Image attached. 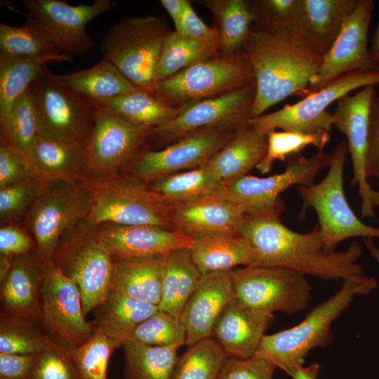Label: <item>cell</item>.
<instances>
[{"mask_svg":"<svg viewBox=\"0 0 379 379\" xmlns=\"http://www.w3.org/2000/svg\"><path fill=\"white\" fill-rule=\"evenodd\" d=\"M233 298L232 270L201 276L180 315L187 347L212 337L216 320Z\"/></svg>","mask_w":379,"mask_h":379,"instance_id":"cell-23","label":"cell"},{"mask_svg":"<svg viewBox=\"0 0 379 379\" xmlns=\"http://www.w3.org/2000/svg\"><path fill=\"white\" fill-rule=\"evenodd\" d=\"M219 44L185 37L175 30L166 36L155 73L162 81L197 63L219 55Z\"/></svg>","mask_w":379,"mask_h":379,"instance_id":"cell-38","label":"cell"},{"mask_svg":"<svg viewBox=\"0 0 379 379\" xmlns=\"http://www.w3.org/2000/svg\"><path fill=\"white\" fill-rule=\"evenodd\" d=\"M252 69L241 51L221 55L189 67L154 84L152 94L164 103L182 107L253 84Z\"/></svg>","mask_w":379,"mask_h":379,"instance_id":"cell-9","label":"cell"},{"mask_svg":"<svg viewBox=\"0 0 379 379\" xmlns=\"http://www.w3.org/2000/svg\"><path fill=\"white\" fill-rule=\"evenodd\" d=\"M31 178H37L26 154L0 140V188Z\"/></svg>","mask_w":379,"mask_h":379,"instance_id":"cell-50","label":"cell"},{"mask_svg":"<svg viewBox=\"0 0 379 379\" xmlns=\"http://www.w3.org/2000/svg\"><path fill=\"white\" fill-rule=\"evenodd\" d=\"M91 194L84 183L57 181L44 185L25 219L44 265L53 263L65 231L88 217Z\"/></svg>","mask_w":379,"mask_h":379,"instance_id":"cell-10","label":"cell"},{"mask_svg":"<svg viewBox=\"0 0 379 379\" xmlns=\"http://www.w3.org/2000/svg\"><path fill=\"white\" fill-rule=\"evenodd\" d=\"M85 317L77 284L53 263L44 265L41 319L50 333L65 347H78L97 328Z\"/></svg>","mask_w":379,"mask_h":379,"instance_id":"cell-17","label":"cell"},{"mask_svg":"<svg viewBox=\"0 0 379 379\" xmlns=\"http://www.w3.org/2000/svg\"><path fill=\"white\" fill-rule=\"evenodd\" d=\"M274 319L273 314L246 307L234 296L216 320L212 338L227 357L251 358Z\"/></svg>","mask_w":379,"mask_h":379,"instance_id":"cell-24","label":"cell"},{"mask_svg":"<svg viewBox=\"0 0 379 379\" xmlns=\"http://www.w3.org/2000/svg\"><path fill=\"white\" fill-rule=\"evenodd\" d=\"M36 355L0 354V379H31Z\"/></svg>","mask_w":379,"mask_h":379,"instance_id":"cell-55","label":"cell"},{"mask_svg":"<svg viewBox=\"0 0 379 379\" xmlns=\"http://www.w3.org/2000/svg\"><path fill=\"white\" fill-rule=\"evenodd\" d=\"M125 379H170L177 348L149 346L132 338L124 345Z\"/></svg>","mask_w":379,"mask_h":379,"instance_id":"cell-39","label":"cell"},{"mask_svg":"<svg viewBox=\"0 0 379 379\" xmlns=\"http://www.w3.org/2000/svg\"><path fill=\"white\" fill-rule=\"evenodd\" d=\"M366 173L367 178L379 180V95L376 91L370 107Z\"/></svg>","mask_w":379,"mask_h":379,"instance_id":"cell-53","label":"cell"},{"mask_svg":"<svg viewBox=\"0 0 379 379\" xmlns=\"http://www.w3.org/2000/svg\"><path fill=\"white\" fill-rule=\"evenodd\" d=\"M38 118V134L85 146L94 128L97 102L64 84L46 67L29 86Z\"/></svg>","mask_w":379,"mask_h":379,"instance_id":"cell-8","label":"cell"},{"mask_svg":"<svg viewBox=\"0 0 379 379\" xmlns=\"http://www.w3.org/2000/svg\"><path fill=\"white\" fill-rule=\"evenodd\" d=\"M221 184L204 166L169 175L148 185L166 203L173 204L212 194Z\"/></svg>","mask_w":379,"mask_h":379,"instance_id":"cell-42","label":"cell"},{"mask_svg":"<svg viewBox=\"0 0 379 379\" xmlns=\"http://www.w3.org/2000/svg\"><path fill=\"white\" fill-rule=\"evenodd\" d=\"M320 364H312L308 366L302 365L288 370V373L293 379H317Z\"/></svg>","mask_w":379,"mask_h":379,"instance_id":"cell-57","label":"cell"},{"mask_svg":"<svg viewBox=\"0 0 379 379\" xmlns=\"http://www.w3.org/2000/svg\"><path fill=\"white\" fill-rule=\"evenodd\" d=\"M95 310L93 322L96 328L121 347L131 338L136 327L159 308L109 290L105 300Z\"/></svg>","mask_w":379,"mask_h":379,"instance_id":"cell-31","label":"cell"},{"mask_svg":"<svg viewBox=\"0 0 379 379\" xmlns=\"http://www.w3.org/2000/svg\"><path fill=\"white\" fill-rule=\"evenodd\" d=\"M20 27L0 23V52L24 56L44 63L72 61L55 43L51 36L29 16Z\"/></svg>","mask_w":379,"mask_h":379,"instance_id":"cell-33","label":"cell"},{"mask_svg":"<svg viewBox=\"0 0 379 379\" xmlns=\"http://www.w3.org/2000/svg\"><path fill=\"white\" fill-rule=\"evenodd\" d=\"M26 156L43 185L57 181L83 183L87 180L84 146L38 134Z\"/></svg>","mask_w":379,"mask_h":379,"instance_id":"cell-27","label":"cell"},{"mask_svg":"<svg viewBox=\"0 0 379 379\" xmlns=\"http://www.w3.org/2000/svg\"><path fill=\"white\" fill-rule=\"evenodd\" d=\"M58 77L72 90L95 101L140 89L103 58L91 68L58 75Z\"/></svg>","mask_w":379,"mask_h":379,"instance_id":"cell-37","label":"cell"},{"mask_svg":"<svg viewBox=\"0 0 379 379\" xmlns=\"http://www.w3.org/2000/svg\"><path fill=\"white\" fill-rule=\"evenodd\" d=\"M171 31L163 15L125 18L108 29L100 50L133 84L152 94L155 70Z\"/></svg>","mask_w":379,"mask_h":379,"instance_id":"cell-4","label":"cell"},{"mask_svg":"<svg viewBox=\"0 0 379 379\" xmlns=\"http://www.w3.org/2000/svg\"><path fill=\"white\" fill-rule=\"evenodd\" d=\"M191 237V257L202 275L253 263L250 248L239 234L215 232Z\"/></svg>","mask_w":379,"mask_h":379,"instance_id":"cell-30","label":"cell"},{"mask_svg":"<svg viewBox=\"0 0 379 379\" xmlns=\"http://www.w3.org/2000/svg\"><path fill=\"white\" fill-rule=\"evenodd\" d=\"M241 51L252 69L255 85L251 118L291 95L303 96L323 59L295 39H279L253 26Z\"/></svg>","mask_w":379,"mask_h":379,"instance_id":"cell-2","label":"cell"},{"mask_svg":"<svg viewBox=\"0 0 379 379\" xmlns=\"http://www.w3.org/2000/svg\"><path fill=\"white\" fill-rule=\"evenodd\" d=\"M357 0H301L294 39L324 55L339 34Z\"/></svg>","mask_w":379,"mask_h":379,"instance_id":"cell-26","label":"cell"},{"mask_svg":"<svg viewBox=\"0 0 379 379\" xmlns=\"http://www.w3.org/2000/svg\"><path fill=\"white\" fill-rule=\"evenodd\" d=\"M164 273L159 310L180 317L202 274L191 257L189 248H180L163 255Z\"/></svg>","mask_w":379,"mask_h":379,"instance_id":"cell-32","label":"cell"},{"mask_svg":"<svg viewBox=\"0 0 379 379\" xmlns=\"http://www.w3.org/2000/svg\"><path fill=\"white\" fill-rule=\"evenodd\" d=\"M234 296L242 305L273 314H293L310 303L306 275L279 267L246 266L232 270Z\"/></svg>","mask_w":379,"mask_h":379,"instance_id":"cell-13","label":"cell"},{"mask_svg":"<svg viewBox=\"0 0 379 379\" xmlns=\"http://www.w3.org/2000/svg\"><path fill=\"white\" fill-rule=\"evenodd\" d=\"M227 357L211 337L178 357L170 379H218Z\"/></svg>","mask_w":379,"mask_h":379,"instance_id":"cell-43","label":"cell"},{"mask_svg":"<svg viewBox=\"0 0 379 379\" xmlns=\"http://www.w3.org/2000/svg\"><path fill=\"white\" fill-rule=\"evenodd\" d=\"M60 345L41 317L0 316V354H38Z\"/></svg>","mask_w":379,"mask_h":379,"instance_id":"cell-36","label":"cell"},{"mask_svg":"<svg viewBox=\"0 0 379 379\" xmlns=\"http://www.w3.org/2000/svg\"><path fill=\"white\" fill-rule=\"evenodd\" d=\"M244 211L213 194L171 204L174 230L193 236L204 233L238 234Z\"/></svg>","mask_w":379,"mask_h":379,"instance_id":"cell-25","label":"cell"},{"mask_svg":"<svg viewBox=\"0 0 379 379\" xmlns=\"http://www.w3.org/2000/svg\"><path fill=\"white\" fill-rule=\"evenodd\" d=\"M277 366L260 358L227 357L218 379H273Z\"/></svg>","mask_w":379,"mask_h":379,"instance_id":"cell-51","label":"cell"},{"mask_svg":"<svg viewBox=\"0 0 379 379\" xmlns=\"http://www.w3.org/2000/svg\"><path fill=\"white\" fill-rule=\"evenodd\" d=\"M36 248L34 239L27 229L17 224L1 225L0 228V253L7 259L27 254Z\"/></svg>","mask_w":379,"mask_h":379,"instance_id":"cell-52","label":"cell"},{"mask_svg":"<svg viewBox=\"0 0 379 379\" xmlns=\"http://www.w3.org/2000/svg\"><path fill=\"white\" fill-rule=\"evenodd\" d=\"M255 95L254 82L226 94L185 106L173 119L152 130L149 149L164 148L204 128L248 125Z\"/></svg>","mask_w":379,"mask_h":379,"instance_id":"cell-16","label":"cell"},{"mask_svg":"<svg viewBox=\"0 0 379 379\" xmlns=\"http://www.w3.org/2000/svg\"><path fill=\"white\" fill-rule=\"evenodd\" d=\"M267 151L264 158L256 166L262 174L270 171L276 161H286L295 157L309 145L322 151L330 140L329 132L301 133L293 131L272 130L267 134Z\"/></svg>","mask_w":379,"mask_h":379,"instance_id":"cell-45","label":"cell"},{"mask_svg":"<svg viewBox=\"0 0 379 379\" xmlns=\"http://www.w3.org/2000/svg\"><path fill=\"white\" fill-rule=\"evenodd\" d=\"M186 337L180 317L158 310L136 327L131 338L149 346L179 349Z\"/></svg>","mask_w":379,"mask_h":379,"instance_id":"cell-47","label":"cell"},{"mask_svg":"<svg viewBox=\"0 0 379 379\" xmlns=\"http://www.w3.org/2000/svg\"><path fill=\"white\" fill-rule=\"evenodd\" d=\"M112 260L164 255L190 248L192 237L180 232L149 225L103 222L97 225Z\"/></svg>","mask_w":379,"mask_h":379,"instance_id":"cell-22","label":"cell"},{"mask_svg":"<svg viewBox=\"0 0 379 379\" xmlns=\"http://www.w3.org/2000/svg\"><path fill=\"white\" fill-rule=\"evenodd\" d=\"M112 260L98 226L87 218L60 239L53 263L77 284L85 317L102 303L109 291Z\"/></svg>","mask_w":379,"mask_h":379,"instance_id":"cell-7","label":"cell"},{"mask_svg":"<svg viewBox=\"0 0 379 379\" xmlns=\"http://www.w3.org/2000/svg\"><path fill=\"white\" fill-rule=\"evenodd\" d=\"M253 26L282 39L295 38L301 0H248Z\"/></svg>","mask_w":379,"mask_h":379,"instance_id":"cell-41","label":"cell"},{"mask_svg":"<svg viewBox=\"0 0 379 379\" xmlns=\"http://www.w3.org/2000/svg\"><path fill=\"white\" fill-rule=\"evenodd\" d=\"M267 135L249 124L234 136L205 166L222 183L246 175L259 164L267 151Z\"/></svg>","mask_w":379,"mask_h":379,"instance_id":"cell-29","label":"cell"},{"mask_svg":"<svg viewBox=\"0 0 379 379\" xmlns=\"http://www.w3.org/2000/svg\"><path fill=\"white\" fill-rule=\"evenodd\" d=\"M163 255L115 259L109 290L158 306L161 296Z\"/></svg>","mask_w":379,"mask_h":379,"instance_id":"cell-28","label":"cell"},{"mask_svg":"<svg viewBox=\"0 0 379 379\" xmlns=\"http://www.w3.org/2000/svg\"><path fill=\"white\" fill-rule=\"evenodd\" d=\"M379 8V1H378ZM369 52L374 61V62L379 67V17L376 29L374 32L371 39V45L369 48Z\"/></svg>","mask_w":379,"mask_h":379,"instance_id":"cell-58","label":"cell"},{"mask_svg":"<svg viewBox=\"0 0 379 379\" xmlns=\"http://www.w3.org/2000/svg\"><path fill=\"white\" fill-rule=\"evenodd\" d=\"M96 102L119 119L149 130L169 122L185 107H171L141 89Z\"/></svg>","mask_w":379,"mask_h":379,"instance_id":"cell-34","label":"cell"},{"mask_svg":"<svg viewBox=\"0 0 379 379\" xmlns=\"http://www.w3.org/2000/svg\"><path fill=\"white\" fill-rule=\"evenodd\" d=\"M175 31L179 34L192 39L218 43V34L214 27L206 25L188 1L180 21Z\"/></svg>","mask_w":379,"mask_h":379,"instance_id":"cell-54","label":"cell"},{"mask_svg":"<svg viewBox=\"0 0 379 379\" xmlns=\"http://www.w3.org/2000/svg\"><path fill=\"white\" fill-rule=\"evenodd\" d=\"M6 259L1 281L0 316L41 317L44 263L36 248Z\"/></svg>","mask_w":379,"mask_h":379,"instance_id":"cell-21","label":"cell"},{"mask_svg":"<svg viewBox=\"0 0 379 379\" xmlns=\"http://www.w3.org/2000/svg\"><path fill=\"white\" fill-rule=\"evenodd\" d=\"M213 18L218 34L220 54L230 56L239 53L251 32L252 16L248 0H201Z\"/></svg>","mask_w":379,"mask_h":379,"instance_id":"cell-35","label":"cell"},{"mask_svg":"<svg viewBox=\"0 0 379 379\" xmlns=\"http://www.w3.org/2000/svg\"><path fill=\"white\" fill-rule=\"evenodd\" d=\"M378 287L373 277L365 274L343 281L331 297L312 309L298 324L265 335L253 357L266 359L284 371L302 365L310 350L331 343V326L354 296L366 295Z\"/></svg>","mask_w":379,"mask_h":379,"instance_id":"cell-3","label":"cell"},{"mask_svg":"<svg viewBox=\"0 0 379 379\" xmlns=\"http://www.w3.org/2000/svg\"><path fill=\"white\" fill-rule=\"evenodd\" d=\"M43 185L37 178H31L0 188L1 225L17 224L25 217Z\"/></svg>","mask_w":379,"mask_h":379,"instance_id":"cell-48","label":"cell"},{"mask_svg":"<svg viewBox=\"0 0 379 379\" xmlns=\"http://www.w3.org/2000/svg\"><path fill=\"white\" fill-rule=\"evenodd\" d=\"M365 246L372 258H373L379 267V247L375 244L373 238H364Z\"/></svg>","mask_w":379,"mask_h":379,"instance_id":"cell-59","label":"cell"},{"mask_svg":"<svg viewBox=\"0 0 379 379\" xmlns=\"http://www.w3.org/2000/svg\"><path fill=\"white\" fill-rule=\"evenodd\" d=\"M24 56L0 52V124L8 117L16 101L46 67Z\"/></svg>","mask_w":379,"mask_h":379,"instance_id":"cell-40","label":"cell"},{"mask_svg":"<svg viewBox=\"0 0 379 379\" xmlns=\"http://www.w3.org/2000/svg\"><path fill=\"white\" fill-rule=\"evenodd\" d=\"M83 183L91 194L87 218L94 225L113 222L174 230L171 204L140 180L122 174L107 179H88Z\"/></svg>","mask_w":379,"mask_h":379,"instance_id":"cell-6","label":"cell"},{"mask_svg":"<svg viewBox=\"0 0 379 379\" xmlns=\"http://www.w3.org/2000/svg\"><path fill=\"white\" fill-rule=\"evenodd\" d=\"M27 14L35 19L58 46L72 58L95 46L86 27L94 18L114 9L112 0H94L91 4L72 6L62 0H22Z\"/></svg>","mask_w":379,"mask_h":379,"instance_id":"cell-18","label":"cell"},{"mask_svg":"<svg viewBox=\"0 0 379 379\" xmlns=\"http://www.w3.org/2000/svg\"><path fill=\"white\" fill-rule=\"evenodd\" d=\"M348 153L347 142L342 140L331 153V161L324 179L311 186H296L302 201L298 216L302 219L308 208H314L326 253L335 252L341 241L350 238L379 239V228L361 221L346 199L343 169Z\"/></svg>","mask_w":379,"mask_h":379,"instance_id":"cell-5","label":"cell"},{"mask_svg":"<svg viewBox=\"0 0 379 379\" xmlns=\"http://www.w3.org/2000/svg\"><path fill=\"white\" fill-rule=\"evenodd\" d=\"M372 0H357L303 95L315 92L339 77L359 70H375L368 48V32L373 10Z\"/></svg>","mask_w":379,"mask_h":379,"instance_id":"cell-19","label":"cell"},{"mask_svg":"<svg viewBox=\"0 0 379 379\" xmlns=\"http://www.w3.org/2000/svg\"><path fill=\"white\" fill-rule=\"evenodd\" d=\"M38 128L37 114L28 88L14 102L6 120L0 124V140L26 154L38 135Z\"/></svg>","mask_w":379,"mask_h":379,"instance_id":"cell-44","label":"cell"},{"mask_svg":"<svg viewBox=\"0 0 379 379\" xmlns=\"http://www.w3.org/2000/svg\"><path fill=\"white\" fill-rule=\"evenodd\" d=\"M244 127L204 128L160 149L147 148L123 174L149 185L169 175L204 166Z\"/></svg>","mask_w":379,"mask_h":379,"instance_id":"cell-15","label":"cell"},{"mask_svg":"<svg viewBox=\"0 0 379 379\" xmlns=\"http://www.w3.org/2000/svg\"><path fill=\"white\" fill-rule=\"evenodd\" d=\"M370 203L373 208L375 207L379 206V191L378 190H375L373 189L371 190V192L370 194Z\"/></svg>","mask_w":379,"mask_h":379,"instance_id":"cell-60","label":"cell"},{"mask_svg":"<svg viewBox=\"0 0 379 379\" xmlns=\"http://www.w3.org/2000/svg\"><path fill=\"white\" fill-rule=\"evenodd\" d=\"M117 344L96 328L91 338L81 346L67 348L79 379H106L109 358Z\"/></svg>","mask_w":379,"mask_h":379,"instance_id":"cell-46","label":"cell"},{"mask_svg":"<svg viewBox=\"0 0 379 379\" xmlns=\"http://www.w3.org/2000/svg\"><path fill=\"white\" fill-rule=\"evenodd\" d=\"M152 130L132 125L99 105L95 124L84 146L87 180L122 174L149 147Z\"/></svg>","mask_w":379,"mask_h":379,"instance_id":"cell-14","label":"cell"},{"mask_svg":"<svg viewBox=\"0 0 379 379\" xmlns=\"http://www.w3.org/2000/svg\"><path fill=\"white\" fill-rule=\"evenodd\" d=\"M31 379H79L67 348L60 345L36 355Z\"/></svg>","mask_w":379,"mask_h":379,"instance_id":"cell-49","label":"cell"},{"mask_svg":"<svg viewBox=\"0 0 379 379\" xmlns=\"http://www.w3.org/2000/svg\"><path fill=\"white\" fill-rule=\"evenodd\" d=\"M238 234L252 252L251 266L284 267L335 281L365 274L357 263L361 245L354 241L345 250L326 253L317 223L310 232L301 233L285 226L280 215L244 213Z\"/></svg>","mask_w":379,"mask_h":379,"instance_id":"cell-1","label":"cell"},{"mask_svg":"<svg viewBox=\"0 0 379 379\" xmlns=\"http://www.w3.org/2000/svg\"><path fill=\"white\" fill-rule=\"evenodd\" d=\"M331 153L319 150L309 157L288 159L285 170L266 178L244 176L222 182L212 194L243 208L245 213L281 215L286 206L279 194L293 185L311 186L319 171L328 167Z\"/></svg>","mask_w":379,"mask_h":379,"instance_id":"cell-11","label":"cell"},{"mask_svg":"<svg viewBox=\"0 0 379 379\" xmlns=\"http://www.w3.org/2000/svg\"><path fill=\"white\" fill-rule=\"evenodd\" d=\"M188 0H161L160 3L173 21L175 27L179 24Z\"/></svg>","mask_w":379,"mask_h":379,"instance_id":"cell-56","label":"cell"},{"mask_svg":"<svg viewBox=\"0 0 379 379\" xmlns=\"http://www.w3.org/2000/svg\"><path fill=\"white\" fill-rule=\"evenodd\" d=\"M375 91V86L369 85L354 95L342 96L336 101L335 109L331 114L333 125L347 139L352 164V183L358 187V194L361 201V216L369 218H375V215L370 203V194L373 188L367 180L366 159L370 107Z\"/></svg>","mask_w":379,"mask_h":379,"instance_id":"cell-20","label":"cell"},{"mask_svg":"<svg viewBox=\"0 0 379 379\" xmlns=\"http://www.w3.org/2000/svg\"><path fill=\"white\" fill-rule=\"evenodd\" d=\"M378 84L379 69L347 73L295 103L250 119L248 124L264 135L277 128L301 133L329 132L333 126L332 114L326 111L330 105L355 89Z\"/></svg>","mask_w":379,"mask_h":379,"instance_id":"cell-12","label":"cell"}]
</instances>
